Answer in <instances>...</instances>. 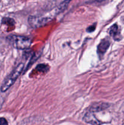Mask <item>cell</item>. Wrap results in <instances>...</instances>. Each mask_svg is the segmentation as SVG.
Segmentation results:
<instances>
[{
  "label": "cell",
  "mask_w": 124,
  "mask_h": 125,
  "mask_svg": "<svg viewBox=\"0 0 124 125\" xmlns=\"http://www.w3.org/2000/svg\"><path fill=\"white\" fill-rule=\"evenodd\" d=\"M7 40L15 48L18 50H26L31 45V39L28 37L18 35H10L7 37Z\"/></svg>",
  "instance_id": "1"
},
{
  "label": "cell",
  "mask_w": 124,
  "mask_h": 125,
  "mask_svg": "<svg viewBox=\"0 0 124 125\" xmlns=\"http://www.w3.org/2000/svg\"><path fill=\"white\" fill-rule=\"evenodd\" d=\"M24 67V64L23 63H20L18 65L17 67L12 72V73L7 76L5 79L4 82L2 84L1 87V91L2 92H5L7 91L12 85L15 83L18 77L21 74Z\"/></svg>",
  "instance_id": "2"
},
{
  "label": "cell",
  "mask_w": 124,
  "mask_h": 125,
  "mask_svg": "<svg viewBox=\"0 0 124 125\" xmlns=\"http://www.w3.org/2000/svg\"><path fill=\"white\" fill-rule=\"evenodd\" d=\"M52 18L47 17H39V16H30L28 18L29 25L34 28H40L47 24Z\"/></svg>",
  "instance_id": "3"
},
{
  "label": "cell",
  "mask_w": 124,
  "mask_h": 125,
  "mask_svg": "<svg viewBox=\"0 0 124 125\" xmlns=\"http://www.w3.org/2000/svg\"><path fill=\"white\" fill-rule=\"evenodd\" d=\"M83 120L86 123L91 125H100L102 123V122L96 118L93 112L89 111L85 114L83 117Z\"/></svg>",
  "instance_id": "4"
},
{
  "label": "cell",
  "mask_w": 124,
  "mask_h": 125,
  "mask_svg": "<svg viewBox=\"0 0 124 125\" xmlns=\"http://www.w3.org/2000/svg\"><path fill=\"white\" fill-rule=\"evenodd\" d=\"M110 46V42L107 39H103L102 40L99 45L97 46V52L98 56L100 57L104 55V54L106 52Z\"/></svg>",
  "instance_id": "5"
},
{
  "label": "cell",
  "mask_w": 124,
  "mask_h": 125,
  "mask_svg": "<svg viewBox=\"0 0 124 125\" xmlns=\"http://www.w3.org/2000/svg\"><path fill=\"white\" fill-rule=\"evenodd\" d=\"M109 34L114 39V40L116 41H119L121 39L120 29H119V26L117 24H114L111 26L109 30Z\"/></svg>",
  "instance_id": "6"
},
{
  "label": "cell",
  "mask_w": 124,
  "mask_h": 125,
  "mask_svg": "<svg viewBox=\"0 0 124 125\" xmlns=\"http://www.w3.org/2000/svg\"><path fill=\"white\" fill-rule=\"evenodd\" d=\"M109 107V104L105 103H97L93 106H91V107H90L89 111L94 113V112L103 111Z\"/></svg>",
  "instance_id": "7"
},
{
  "label": "cell",
  "mask_w": 124,
  "mask_h": 125,
  "mask_svg": "<svg viewBox=\"0 0 124 125\" xmlns=\"http://www.w3.org/2000/svg\"><path fill=\"white\" fill-rule=\"evenodd\" d=\"M71 0H64V1L62 2L61 4H60V5L58 6V8H57V12L59 13V12H62L63 11H64L68 7V5H69V2Z\"/></svg>",
  "instance_id": "8"
},
{
  "label": "cell",
  "mask_w": 124,
  "mask_h": 125,
  "mask_svg": "<svg viewBox=\"0 0 124 125\" xmlns=\"http://www.w3.org/2000/svg\"><path fill=\"white\" fill-rule=\"evenodd\" d=\"M49 69V67L47 65L44 64V63H40V64L38 65L36 67V70H37L38 71L41 72H48Z\"/></svg>",
  "instance_id": "9"
},
{
  "label": "cell",
  "mask_w": 124,
  "mask_h": 125,
  "mask_svg": "<svg viewBox=\"0 0 124 125\" xmlns=\"http://www.w3.org/2000/svg\"><path fill=\"white\" fill-rule=\"evenodd\" d=\"M96 23H94V24H92V25L89 26L88 28L86 29V31L88 32H93L96 29Z\"/></svg>",
  "instance_id": "10"
},
{
  "label": "cell",
  "mask_w": 124,
  "mask_h": 125,
  "mask_svg": "<svg viewBox=\"0 0 124 125\" xmlns=\"http://www.w3.org/2000/svg\"><path fill=\"white\" fill-rule=\"evenodd\" d=\"M8 122L4 118H0V125H7Z\"/></svg>",
  "instance_id": "11"
},
{
  "label": "cell",
  "mask_w": 124,
  "mask_h": 125,
  "mask_svg": "<svg viewBox=\"0 0 124 125\" xmlns=\"http://www.w3.org/2000/svg\"><path fill=\"white\" fill-rule=\"evenodd\" d=\"M96 1H97V2H102V1H104V0H96Z\"/></svg>",
  "instance_id": "12"
}]
</instances>
